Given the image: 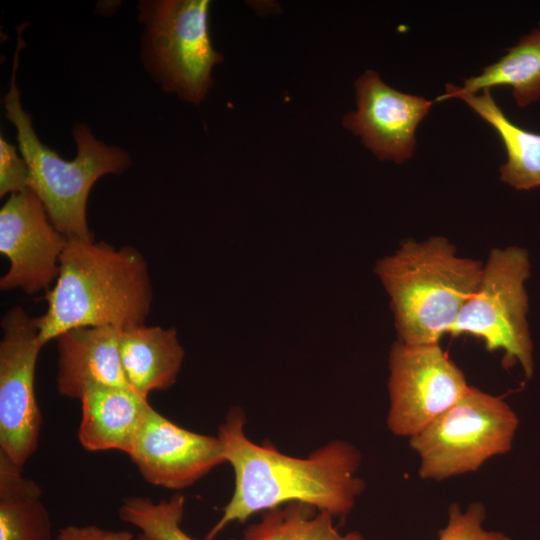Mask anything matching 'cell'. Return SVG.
Instances as JSON below:
<instances>
[{"label": "cell", "instance_id": "6da1fadb", "mask_svg": "<svg viewBox=\"0 0 540 540\" xmlns=\"http://www.w3.org/2000/svg\"><path fill=\"white\" fill-rule=\"evenodd\" d=\"M245 415L239 407L229 410L218 435L225 462L234 472V491L205 540L215 537L232 522L290 502H301L334 517L346 516L364 490L356 477L361 463L358 449L344 440H332L306 458L283 454L271 445H258L247 437Z\"/></svg>", "mask_w": 540, "mask_h": 540}, {"label": "cell", "instance_id": "7a4b0ae2", "mask_svg": "<svg viewBox=\"0 0 540 540\" xmlns=\"http://www.w3.org/2000/svg\"><path fill=\"white\" fill-rule=\"evenodd\" d=\"M45 299L47 310L36 317L43 346L75 328L144 325L153 299L147 261L131 246L67 239L59 275Z\"/></svg>", "mask_w": 540, "mask_h": 540}, {"label": "cell", "instance_id": "3957f363", "mask_svg": "<svg viewBox=\"0 0 540 540\" xmlns=\"http://www.w3.org/2000/svg\"><path fill=\"white\" fill-rule=\"evenodd\" d=\"M483 264L456 254L444 237L407 241L393 255L377 262L395 317L399 341L439 343L475 293Z\"/></svg>", "mask_w": 540, "mask_h": 540}, {"label": "cell", "instance_id": "277c9868", "mask_svg": "<svg viewBox=\"0 0 540 540\" xmlns=\"http://www.w3.org/2000/svg\"><path fill=\"white\" fill-rule=\"evenodd\" d=\"M24 46L21 34L14 55L10 87L4 97L7 119L17 131L19 150L29 171V188L39 197L55 228L67 239L93 240L86 218V204L94 183L106 174H118L131 161L123 150L99 141L84 124L75 126L77 155L64 160L44 145L24 111L16 85L19 54Z\"/></svg>", "mask_w": 540, "mask_h": 540}, {"label": "cell", "instance_id": "5b68a950", "mask_svg": "<svg viewBox=\"0 0 540 540\" xmlns=\"http://www.w3.org/2000/svg\"><path fill=\"white\" fill-rule=\"evenodd\" d=\"M208 0H157L139 4L145 24L144 61L163 89L199 104L212 86V68L222 62L208 29Z\"/></svg>", "mask_w": 540, "mask_h": 540}, {"label": "cell", "instance_id": "8992f818", "mask_svg": "<svg viewBox=\"0 0 540 540\" xmlns=\"http://www.w3.org/2000/svg\"><path fill=\"white\" fill-rule=\"evenodd\" d=\"M518 419L499 397L468 391L425 429L410 438L420 456L419 474L442 480L476 471L489 458L510 450Z\"/></svg>", "mask_w": 540, "mask_h": 540}, {"label": "cell", "instance_id": "52a82bcc", "mask_svg": "<svg viewBox=\"0 0 540 540\" xmlns=\"http://www.w3.org/2000/svg\"><path fill=\"white\" fill-rule=\"evenodd\" d=\"M530 275L526 250L511 246L493 249L480 283L450 329L457 336L481 339L489 351H504V362L519 361L527 377L533 373L532 343L526 314L528 296L524 282Z\"/></svg>", "mask_w": 540, "mask_h": 540}, {"label": "cell", "instance_id": "ba28073f", "mask_svg": "<svg viewBox=\"0 0 540 540\" xmlns=\"http://www.w3.org/2000/svg\"><path fill=\"white\" fill-rule=\"evenodd\" d=\"M0 340V453L18 467L38 447L42 416L35 393L39 352L36 317L22 306L1 319Z\"/></svg>", "mask_w": 540, "mask_h": 540}, {"label": "cell", "instance_id": "9c48e42d", "mask_svg": "<svg viewBox=\"0 0 540 540\" xmlns=\"http://www.w3.org/2000/svg\"><path fill=\"white\" fill-rule=\"evenodd\" d=\"M389 369L387 425L398 436L411 438L421 432L470 387L439 343L395 342Z\"/></svg>", "mask_w": 540, "mask_h": 540}, {"label": "cell", "instance_id": "30bf717a", "mask_svg": "<svg viewBox=\"0 0 540 540\" xmlns=\"http://www.w3.org/2000/svg\"><path fill=\"white\" fill-rule=\"evenodd\" d=\"M66 243L33 190L11 194L0 210V252L10 264L1 290L48 291L59 275Z\"/></svg>", "mask_w": 540, "mask_h": 540}, {"label": "cell", "instance_id": "8fae6325", "mask_svg": "<svg viewBox=\"0 0 540 540\" xmlns=\"http://www.w3.org/2000/svg\"><path fill=\"white\" fill-rule=\"evenodd\" d=\"M127 455L148 483L175 490L192 486L225 463L217 436L182 428L153 407Z\"/></svg>", "mask_w": 540, "mask_h": 540}, {"label": "cell", "instance_id": "7c38bea8", "mask_svg": "<svg viewBox=\"0 0 540 540\" xmlns=\"http://www.w3.org/2000/svg\"><path fill=\"white\" fill-rule=\"evenodd\" d=\"M355 87L357 110L345 115L343 125L380 160L401 164L410 158L417 126L433 102L393 89L372 70L362 74Z\"/></svg>", "mask_w": 540, "mask_h": 540}, {"label": "cell", "instance_id": "4fadbf2b", "mask_svg": "<svg viewBox=\"0 0 540 540\" xmlns=\"http://www.w3.org/2000/svg\"><path fill=\"white\" fill-rule=\"evenodd\" d=\"M120 331L113 327H80L56 338V383L62 396L80 400L96 387L131 389L121 365Z\"/></svg>", "mask_w": 540, "mask_h": 540}, {"label": "cell", "instance_id": "5bb4252c", "mask_svg": "<svg viewBox=\"0 0 540 540\" xmlns=\"http://www.w3.org/2000/svg\"><path fill=\"white\" fill-rule=\"evenodd\" d=\"M78 439L88 451H130L152 407L127 388L96 387L80 399Z\"/></svg>", "mask_w": 540, "mask_h": 540}, {"label": "cell", "instance_id": "9a60e30c", "mask_svg": "<svg viewBox=\"0 0 540 540\" xmlns=\"http://www.w3.org/2000/svg\"><path fill=\"white\" fill-rule=\"evenodd\" d=\"M119 352L129 387L146 399L175 384L185 354L175 328L146 324L120 331Z\"/></svg>", "mask_w": 540, "mask_h": 540}, {"label": "cell", "instance_id": "2e32d148", "mask_svg": "<svg viewBox=\"0 0 540 540\" xmlns=\"http://www.w3.org/2000/svg\"><path fill=\"white\" fill-rule=\"evenodd\" d=\"M459 98L467 103L498 133L508 160L500 168V179L518 190L540 186V134L517 126L497 105L489 89L480 95L460 93L446 84V91L437 98L443 101Z\"/></svg>", "mask_w": 540, "mask_h": 540}, {"label": "cell", "instance_id": "e0dca14e", "mask_svg": "<svg viewBox=\"0 0 540 540\" xmlns=\"http://www.w3.org/2000/svg\"><path fill=\"white\" fill-rule=\"evenodd\" d=\"M52 523L39 485L0 453V540H50Z\"/></svg>", "mask_w": 540, "mask_h": 540}, {"label": "cell", "instance_id": "ac0fdd59", "mask_svg": "<svg viewBox=\"0 0 540 540\" xmlns=\"http://www.w3.org/2000/svg\"><path fill=\"white\" fill-rule=\"evenodd\" d=\"M460 93L476 94L491 87L508 86L519 107L540 99V28L524 36L497 62L480 75L464 81L463 87L450 83Z\"/></svg>", "mask_w": 540, "mask_h": 540}, {"label": "cell", "instance_id": "d6986e66", "mask_svg": "<svg viewBox=\"0 0 540 540\" xmlns=\"http://www.w3.org/2000/svg\"><path fill=\"white\" fill-rule=\"evenodd\" d=\"M334 516L301 502H290L267 510L251 524L242 540H363L355 531L341 534Z\"/></svg>", "mask_w": 540, "mask_h": 540}, {"label": "cell", "instance_id": "ffe728a7", "mask_svg": "<svg viewBox=\"0 0 540 540\" xmlns=\"http://www.w3.org/2000/svg\"><path fill=\"white\" fill-rule=\"evenodd\" d=\"M184 506L182 494L158 502L134 496L123 500L118 514L122 521L140 531L137 540H194L181 526Z\"/></svg>", "mask_w": 540, "mask_h": 540}, {"label": "cell", "instance_id": "44dd1931", "mask_svg": "<svg viewBox=\"0 0 540 540\" xmlns=\"http://www.w3.org/2000/svg\"><path fill=\"white\" fill-rule=\"evenodd\" d=\"M484 518L485 509L480 503L470 505L465 512L453 504L449 509L448 523L439 531L438 540H510L502 533L484 530Z\"/></svg>", "mask_w": 540, "mask_h": 540}, {"label": "cell", "instance_id": "7402d4cb", "mask_svg": "<svg viewBox=\"0 0 540 540\" xmlns=\"http://www.w3.org/2000/svg\"><path fill=\"white\" fill-rule=\"evenodd\" d=\"M30 171L16 147L0 138V196L14 194L29 188Z\"/></svg>", "mask_w": 540, "mask_h": 540}, {"label": "cell", "instance_id": "603a6c76", "mask_svg": "<svg viewBox=\"0 0 540 540\" xmlns=\"http://www.w3.org/2000/svg\"><path fill=\"white\" fill-rule=\"evenodd\" d=\"M57 540H133V534L126 530H107L95 525H68L59 531Z\"/></svg>", "mask_w": 540, "mask_h": 540}]
</instances>
